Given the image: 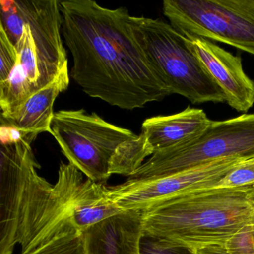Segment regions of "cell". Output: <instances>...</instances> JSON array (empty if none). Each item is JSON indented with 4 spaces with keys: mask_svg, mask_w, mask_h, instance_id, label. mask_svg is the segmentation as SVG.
Here are the masks:
<instances>
[{
    "mask_svg": "<svg viewBox=\"0 0 254 254\" xmlns=\"http://www.w3.org/2000/svg\"><path fill=\"white\" fill-rule=\"evenodd\" d=\"M211 123L203 110L188 107L173 115L146 119L142 125V133L154 153L196 139Z\"/></svg>",
    "mask_w": 254,
    "mask_h": 254,
    "instance_id": "5bb4252c",
    "label": "cell"
},
{
    "mask_svg": "<svg viewBox=\"0 0 254 254\" xmlns=\"http://www.w3.org/2000/svg\"><path fill=\"white\" fill-rule=\"evenodd\" d=\"M254 190L211 187L153 205L137 212L143 237L187 251L225 244L254 222Z\"/></svg>",
    "mask_w": 254,
    "mask_h": 254,
    "instance_id": "277c9868",
    "label": "cell"
},
{
    "mask_svg": "<svg viewBox=\"0 0 254 254\" xmlns=\"http://www.w3.org/2000/svg\"><path fill=\"white\" fill-rule=\"evenodd\" d=\"M190 254H232L224 244L212 243L193 248Z\"/></svg>",
    "mask_w": 254,
    "mask_h": 254,
    "instance_id": "ffe728a7",
    "label": "cell"
},
{
    "mask_svg": "<svg viewBox=\"0 0 254 254\" xmlns=\"http://www.w3.org/2000/svg\"><path fill=\"white\" fill-rule=\"evenodd\" d=\"M54 186L74 224L84 233L123 212L108 198L105 184L84 181L82 172L71 163H61Z\"/></svg>",
    "mask_w": 254,
    "mask_h": 254,
    "instance_id": "30bf717a",
    "label": "cell"
},
{
    "mask_svg": "<svg viewBox=\"0 0 254 254\" xmlns=\"http://www.w3.org/2000/svg\"><path fill=\"white\" fill-rule=\"evenodd\" d=\"M136 39L172 94L193 104L223 103L221 89L185 43V37L160 19L131 16Z\"/></svg>",
    "mask_w": 254,
    "mask_h": 254,
    "instance_id": "5b68a950",
    "label": "cell"
},
{
    "mask_svg": "<svg viewBox=\"0 0 254 254\" xmlns=\"http://www.w3.org/2000/svg\"><path fill=\"white\" fill-rule=\"evenodd\" d=\"M84 234L89 254H141L144 237L138 212H122Z\"/></svg>",
    "mask_w": 254,
    "mask_h": 254,
    "instance_id": "7c38bea8",
    "label": "cell"
},
{
    "mask_svg": "<svg viewBox=\"0 0 254 254\" xmlns=\"http://www.w3.org/2000/svg\"><path fill=\"white\" fill-rule=\"evenodd\" d=\"M224 245L232 254H254V222L233 235Z\"/></svg>",
    "mask_w": 254,
    "mask_h": 254,
    "instance_id": "ac0fdd59",
    "label": "cell"
},
{
    "mask_svg": "<svg viewBox=\"0 0 254 254\" xmlns=\"http://www.w3.org/2000/svg\"><path fill=\"white\" fill-rule=\"evenodd\" d=\"M184 36L187 47L224 93L226 102L239 112H248L254 105V81L245 74L242 59L209 40Z\"/></svg>",
    "mask_w": 254,
    "mask_h": 254,
    "instance_id": "8fae6325",
    "label": "cell"
},
{
    "mask_svg": "<svg viewBox=\"0 0 254 254\" xmlns=\"http://www.w3.org/2000/svg\"><path fill=\"white\" fill-rule=\"evenodd\" d=\"M1 21L18 52L11 75L0 83L2 119L11 120L36 92L68 64L60 1L1 0Z\"/></svg>",
    "mask_w": 254,
    "mask_h": 254,
    "instance_id": "3957f363",
    "label": "cell"
},
{
    "mask_svg": "<svg viewBox=\"0 0 254 254\" xmlns=\"http://www.w3.org/2000/svg\"><path fill=\"white\" fill-rule=\"evenodd\" d=\"M250 199H251V203H252L253 208H254V190H253L252 192L251 193Z\"/></svg>",
    "mask_w": 254,
    "mask_h": 254,
    "instance_id": "44dd1931",
    "label": "cell"
},
{
    "mask_svg": "<svg viewBox=\"0 0 254 254\" xmlns=\"http://www.w3.org/2000/svg\"><path fill=\"white\" fill-rule=\"evenodd\" d=\"M154 154L143 133L137 137L120 144L110 160L111 175H121L129 178Z\"/></svg>",
    "mask_w": 254,
    "mask_h": 254,
    "instance_id": "9a60e30c",
    "label": "cell"
},
{
    "mask_svg": "<svg viewBox=\"0 0 254 254\" xmlns=\"http://www.w3.org/2000/svg\"><path fill=\"white\" fill-rule=\"evenodd\" d=\"M141 254H190L187 250L170 246L155 239L143 238Z\"/></svg>",
    "mask_w": 254,
    "mask_h": 254,
    "instance_id": "d6986e66",
    "label": "cell"
},
{
    "mask_svg": "<svg viewBox=\"0 0 254 254\" xmlns=\"http://www.w3.org/2000/svg\"><path fill=\"white\" fill-rule=\"evenodd\" d=\"M245 159L227 157L157 178H127L119 185L106 186L107 196L123 212H140L173 197L214 187Z\"/></svg>",
    "mask_w": 254,
    "mask_h": 254,
    "instance_id": "9c48e42d",
    "label": "cell"
},
{
    "mask_svg": "<svg viewBox=\"0 0 254 254\" xmlns=\"http://www.w3.org/2000/svg\"><path fill=\"white\" fill-rule=\"evenodd\" d=\"M60 8L72 78L86 94L129 111L172 95L136 39L127 8L92 0L60 1Z\"/></svg>",
    "mask_w": 254,
    "mask_h": 254,
    "instance_id": "6da1fadb",
    "label": "cell"
},
{
    "mask_svg": "<svg viewBox=\"0 0 254 254\" xmlns=\"http://www.w3.org/2000/svg\"><path fill=\"white\" fill-rule=\"evenodd\" d=\"M163 11L183 35L224 43L254 56V0H165Z\"/></svg>",
    "mask_w": 254,
    "mask_h": 254,
    "instance_id": "ba28073f",
    "label": "cell"
},
{
    "mask_svg": "<svg viewBox=\"0 0 254 254\" xmlns=\"http://www.w3.org/2000/svg\"><path fill=\"white\" fill-rule=\"evenodd\" d=\"M215 188H254V157L245 159L215 186Z\"/></svg>",
    "mask_w": 254,
    "mask_h": 254,
    "instance_id": "2e32d148",
    "label": "cell"
},
{
    "mask_svg": "<svg viewBox=\"0 0 254 254\" xmlns=\"http://www.w3.org/2000/svg\"><path fill=\"white\" fill-rule=\"evenodd\" d=\"M17 60V47L7 35L3 26L0 24V83L8 79Z\"/></svg>",
    "mask_w": 254,
    "mask_h": 254,
    "instance_id": "e0dca14e",
    "label": "cell"
},
{
    "mask_svg": "<svg viewBox=\"0 0 254 254\" xmlns=\"http://www.w3.org/2000/svg\"><path fill=\"white\" fill-rule=\"evenodd\" d=\"M51 134L69 163L87 178L104 184L111 177L110 160L117 147L137 137L133 131L105 121L85 110L55 113Z\"/></svg>",
    "mask_w": 254,
    "mask_h": 254,
    "instance_id": "52a82bcc",
    "label": "cell"
},
{
    "mask_svg": "<svg viewBox=\"0 0 254 254\" xmlns=\"http://www.w3.org/2000/svg\"><path fill=\"white\" fill-rule=\"evenodd\" d=\"M39 169L30 144L1 148L0 249L18 248V254H89L85 234Z\"/></svg>",
    "mask_w": 254,
    "mask_h": 254,
    "instance_id": "7a4b0ae2",
    "label": "cell"
},
{
    "mask_svg": "<svg viewBox=\"0 0 254 254\" xmlns=\"http://www.w3.org/2000/svg\"><path fill=\"white\" fill-rule=\"evenodd\" d=\"M254 157V114L212 121L196 139L156 151L128 179L157 178L227 157Z\"/></svg>",
    "mask_w": 254,
    "mask_h": 254,
    "instance_id": "8992f818",
    "label": "cell"
},
{
    "mask_svg": "<svg viewBox=\"0 0 254 254\" xmlns=\"http://www.w3.org/2000/svg\"><path fill=\"white\" fill-rule=\"evenodd\" d=\"M69 84V70L66 64L50 84L34 93L11 120L2 119V123L17 130L22 137L31 143L41 133H51L55 102L61 93L67 90Z\"/></svg>",
    "mask_w": 254,
    "mask_h": 254,
    "instance_id": "4fadbf2b",
    "label": "cell"
}]
</instances>
